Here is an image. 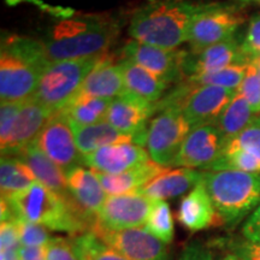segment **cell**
Listing matches in <instances>:
<instances>
[{
  "mask_svg": "<svg viewBox=\"0 0 260 260\" xmlns=\"http://www.w3.org/2000/svg\"><path fill=\"white\" fill-rule=\"evenodd\" d=\"M0 260H19V255L15 256V258H9V259H0Z\"/></svg>",
  "mask_w": 260,
  "mask_h": 260,
  "instance_id": "obj_47",
  "label": "cell"
},
{
  "mask_svg": "<svg viewBox=\"0 0 260 260\" xmlns=\"http://www.w3.org/2000/svg\"><path fill=\"white\" fill-rule=\"evenodd\" d=\"M47 260H80L74 251L70 239L60 236L52 237L46 246Z\"/></svg>",
  "mask_w": 260,
  "mask_h": 260,
  "instance_id": "obj_38",
  "label": "cell"
},
{
  "mask_svg": "<svg viewBox=\"0 0 260 260\" xmlns=\"http://www.w3.org/2000/svg\"><path fill=\"white\" fill-rule=\"evenodd\" d=\"M149 160V153L142 146L116 144L82 155V164L103 174H121Z\"/></svg>",
  "mask_w": 260,
  "mask_h": 260,
  "instance_id": "obj_18",
  "label": "cell"
},
{
  "mask_svg": "<svg viewBox=\"0 0 260 260\" xmlns=\"http://www.w3.org/2000/svg\"><path fill=\"white\" fill-rule=\"evenodd\" d=\"M242 2H259V0H242Z\"/></svg>",
  "mask_w": 260,
  "mask_h": 260,
  "instance_id": "obj_48",
  "label": "cell"
},
{
  "mask_svg": "<svg viewBox=\"0 0 260 260\" xmlns=\"http://www.w3.org/2000/svg\"><path fill=\"white\" fill-rule=\"evenodd\" d=\"M242 50L251 61L260 57V14L255 15L249 22L248 30L242 42Z\"/></svg>",
  "mask_w": 260,
  "mask_h": 260,
  "instance_id": "obj_40",
  "label": "cell"
},
{
  "mask_svg": "<svg viewBox=\"0 0 260 260\" xmlns=\"http://www.w3.org/2000/svg\"><path fill=\"white\" fill-rule=\"evenodd\" d=\"M153 200L142 194L107 197L98 213V223L109 230H124L146 224Z\"/></svg>",
  "mask_w": 260,
  "mask_h": 260,
  "instance_id": "obj_14",
  "label": "cell"
},
{
  "mask_svg": "<svg viewBox=\"0 0 260 260\" xmlns=\"http://www.w3.org/2000/svg\"><path fill=\"white\" fill-rule=\"evenodd\" d=\"M37 182L34 172L17 157H2L0 161V189L2 198H8L25 190Z\"/></svg>",
  "mask_w": 260,
  "mask_h": 260,
  "instance_id": "obj_29",
  "label": "cell"
},
{
  "mask_svg": "<svg viewBox=\"0 0 260 260\" xmlns=\"http://www.w3.org/2000/svg\"><path fill=\"white\" fill-rule=\"evenodd\" d=\"M224 260H241L240 258H237V256L233 255V254H228L225 258H224Z\"/></svg>",
  "mask_w": 260,
  "mask_h": 260,
  "instance_id": "obj_46",
  "label": "cell"
},
{
  "mask_svg": "<svg viewBox=\"0 0 260 260\" xmlns=\"http://www.w3.org/2000/svg\"><path fill=\"white\" fill-rule=\"evenodd\" d=\"M123 56L157 75L168 84H177L184 80V51L165 50L133 40L123 48Z\"/></svg>",
  "mask_w": 260,
  "mask_h": 260,
  "instance_id": "obj_13",
  "label": "cell"
},
{
  "mask_svg": "<svg viewBox=\"0 0 260 260\" xmlns=\"http://www.w3.org/2000/svg\"><path fill=\"white\" fill-rule=\"evenodd\" d=\"M71 123V122H70ZM75 141L81 154H88L96 149L116 144H135V138L113 128L107 122H100L90 125L73 124Z\"/></svg>",
  "mask_w": 260,
  "mask_h": 260,
  "instance_id": "obj_26",
  "label": "cell"
},
{
  "mask_svg": "<svg viewBox=\"0 0 260 260\" xmlns=\"http://www.w3.org/2000/svg\"><path fill=\"white\" fill-rule=\"evenodd\" d=\"M102 57L51 63L42 75L32 98L52 112L61 111L81 92L84 80Z\"/></svg>",
  "mask_w": 260,
  "mask_h": 260,
  "instance_id": "obj_6",
  "label": "cell"
},
{
  "mask_svg": "<svg viewBox=\"0 0 260 260\" xmlns=\"http://www.w3.org/2000/svg\"><path fill=\"white\" fill-rule=\"evenodd\" d=\"M119 64L126 92L149 103H158L164 96L165 89L168 88V83L164 80L128 58H123Z\"/></svg>",
  "mask_w": 260,
  "mask_h": 260,
  "instance_id": "obj_25",
  "label": "cell"
},
{
  "mask_svg": "<svg viewBox=\"0 0 260 260\" xmlns=\"http://www.w3.org/2000/svg\"><path fill=\"white\" fill-rule=\"evenodd\" d=\"M203 182L226 228L239 225L260 205V172L206 170Z\"/></svg>",
  "mask_w": 260,
  "mask_h": 260,
  "instance_id": "obj_5",
  "label": "cell"
},
{
  "mask_svg": "<svg viewBox=\"0 0 260 260\" xmlns=\"http://www.w3.org/2000/svg\"><path fill=\"white\" fill-rule=\"evenodd\" d=\"M74 251L80 260H129L115 251L93 233L70 237Z\"/></svg>",
  "mask_w": 260,
  "mask_h": 260,
  "instance_id": "obj_30",
  "label": "cell"
},
{
  "mask_svg": "<svg viewBox=\"0 0 260 260\" xmlns=\"http://www.w3.org/2000/svg\"><path fill=\"white\" fill-rule=\"evenodd\" d=\"M245 98L252 107L253 112L260 113V75L252 63L247 65V70L237 92Z\"/></svg>",
  "mask_w": 260,
  "mask_h": 260,
  "instance_id": "obj_36",
  "label": "cell"
},
{
  "mask_svg": "<svg viewBox=\"0 0 260 260\" xmlns=\"http://www.w3.org/2000/svg\"><path fill=\"white\" fill-rule=\"evenodd\" d=\"M258 115L253 112L252 107L241 94L236 93L235 96L225 107L222 115L217 119L214 125L218 128L225 142L235 138L243 132L247 126L254 121Z\"/></svg>",
  "mask_w": 260,
  "mask_h": 260,
  "instance_id": "obj_28",
  "label": "cell"
},
{
  "mask_svg": "<svg viewBox=\"0 0 260 260\" xmlns=\"http://www.w3.org/2000/svg\"><path fill=\"white\" fill-rule=\"evenodd\" d=\"M6 4H8L9 6H15L19 4V3H23V2H29V3H35V4L38 5H44L42 3L40 2V0H5Z\"/></svg>",
  "mask_w": 260,
  "mask_h": 260,
  "instance_id": "obj_44",
  "label": "cell"
},
{
  "mask_svg": "<svg viewBox=\"0 0 260 260\" xmlns=\"http://www.w3.org/2000/svg\"><path fill=\"white\" fill-rule=\"evenodd\" d=\"M226 248L230 254L241 260H260V240H251L247 237H226L216 241Z\"/></svg>",
  "mask_w": 260,
  "mask_h": 260,
  "instance_id": "obj_34",
  "label": "cell"
},
{
  "mask_svg": "<svg viewBox=\"0 0 260 260\" xmlns=\"http://www.w3.org/2000/svg\"><path fill=\"white\" fill-rule=\"evenodd\" d=\"M22 103L23 102L2 103V106H0V145L5 144V141L8 140L16 121V117L21 110Z\"/></svg>",
  "mask_w": 260,
  "mask_h": 260,
  "instance_id": "obj_39",
  "label": "cell"
},
{
  "mask_svg": "<svg viewBox=\"0 0 260 260\" xmlns=\"http://www.w3.org/2000/svg\"><path fill=\"white\" fill-rule=\"evenodd\" d=\"M200 6L189 0H154L134 12L129 35L142 44L176 50L188 41L191 22Z\"/></svg>",
  "mask_w": 260,
  "mask_h": 260,
  "instance_id": "obj_3",
  "label": "cell"
},
{
  "mask_svg": "<svg viewBox=\"0 0 260 260\" xmlns=\"http://www.w3.org/2000/svg\"><path fill=\"white\" fill-rule=\"evenodd\" d=\"M124 92L125 86L121 64L113 63L112 58L105 54L84 80L80 93L113 100Z\"/></svg>",
  "mask_w": 260,
  "mask_h": 260,
  "instance_id": "obj_23",
  "label": "cell"
},
{
  "mask_svg": "<svg viewBox=\"0 0 260 260\" xmlns=\"http://www.w3.org/2000/svg\"><path fill=\"white\" fill-rule=\"evenodd\" d=\"M118 27L111 19L99 16H81L63 19L41 41L51 63L102 57L112 45Z\"/></svg>",
  "mask_w": 260,
  "mask_h": 260,
  "instance_id": "obj_2",
  "label": "cell"
},
{
  "mask_svg": "<svg viewBox=\"0 0 260 260\" xmlns=\"http://www.w3.org/2000/svg\"><path fill=\"white\" fill-rule=\"evenodd\" d=\"M53 113L34 98L24 100L8 140L5 144L0 145L2 157H17L28 145L38 139Z\"/></svg>",
  "mask_w": 260,
  "mask_h": 260,
  "instance_id": "obj_15",
  "label": "cell"
},
{
  "mask_svg": "<svg viewBox=\"0 0 260 260\" xmlns=\"http://www.w3.org/2000/svg\"><path fill=\"white\" fill-rule=\"evenodd\" d=\"M68 187L75 203L89 218L98 219V213L107 199L106 191L93 170L76 167L67 172Z\"/></svg>",
  "mask_w": 260,
  "mask_h": 260,
  "instance_id": "obj_21",
  "label": "cell"
},
{
  "mask_svg": "<svg viewBox=\"0 0 260 260\" xmlns=\"http://www.w3.org/2000/svg\"><path fill=\"white\" fill-rule=\"evenodd\" d=\"M39 147L53 160L65 174L82 164V154L75 141L73 126L61 111L53 113L39 134Z\"/></svg>",
  "mask_w": 260,
  "mask_h": 260,
  "instance_id": "obj_10",
  "label": "cell"
},
{
  "mask_svg": "<svg viewBox=\"0 0 260 260\" xmlns=\"http://www.w3.org/2000/svg\"><path fill=\"white\" fill-rule=\"evenodd\" d=\"M3 199L9 201L17 219L41 224L70 237L89 233L98 220L89 218L73 197L65 199L38 181L25 190Z\"/></svg>",
  "mask_w": 260,
  "mask_h": 260,
  "instance_id": "obj_1",
  "label": "cell"
},
{
  "mask_svg": "<svg viewBox=\"0 0 260 260\" xmlns=\"http://www.w3.org/2000/svg\"><path fill=\"white\" fill-rule=\"evenodd\" d=\"M235 94V90L223 87H195L188 96L182 112L189 122L191 129L214 124Z\"/></svg>",
  "mask_w": 260,
  "mask_h": 260,
  "instance_id": "obj_17",
  "label": "cell"
},
{
  "mask_svg": "<svg viewBox=\"0 0 260 260\" xmlns=\"http://www.w3.org/2000/svg\"><path fill=\"white\" fill-rule=\"evenodd\" d=\"M204 171L195 169L165 168L160 174L140 188L138 194H142L153 201L172 199L180 197L203 181Z\"/></svg>",
  "mask_w": 260,
  "mask_h": 260,
  "instance_id": "obj_20",
  "label": "cell"
},
{
  "mask_svg": "<svg viewBox=\"0 0 260 260\" xmlns=\"http://www.w3.org/2000/svg\"><path fill=\"white\" fill-rule=\"evenodd\" d=\"M19 260H47L46 247H23L19 248Z\"/></svg>",
  "mask_w": 260,
  "mask_h": 260,
  "instance_id": "obj_43",
  "label": "cell"
},
{
  "mask_svg": "<svg viewBox=\"0 0 260 260\" xmlns=\"http://www.w3.org/2000/svg\"><path fill=\"white\" fill-rule=\"evenodd\" d=\"M157 111V103H149L125 90L110 104L105 122L123 134L134 136L136 145L145 147L147 145V121Z\"/></svg>",
  "mask_w": 260,
  "mask_h": 260,
  "instance_id": "obj_11",
  "label": "cell"
},
{
  "mask_svg": "<svg viewBox=\"0 0 260 260\" xmlns=\"http://www.w3.org/2000/svg\"><path fill=\"white\" fill-rule=\"evenodd\" d=\"M247 65L248 64H234L228 68H224L222 70L216 71V73L204 74L199 75V76H191L186 80L194 83L198 87L217 86L237 92L243 77H245Z\"/></svg>",
  "mask_w": 260,
  "mask_h": 260,
  "instance_id": "obj_31",
  "label": "cell"
},
{
  "mask_svg": "<svg viewBox=\"0 0 260 260\" xmlns=\"http://www.w3.org/2000/svg\"><path fill=\"white\" fill-rule=\"evenodd\" d=\"M21 248V239L16 220L2 222L0 225V254L18 253Z\"/></svg>",
  "mask_w": 260,
  "mask_h": 260,
  "instance_id": "obj_37",
  "label": "cell"
},
{
  "mask_svg": "<svg viewBox=\"0 0 260 260\" xmlns=\"http://www.w3.org/2000/svg\"><path fill=\"white\" fill-rule=\"evenodd\" d=\"M246 21V12L236 5L209 3L201 4L191 22L188 42L191 53L235 37Z\"/></svg>",
  "mask_w": 260,
  "mask_h": 260,
  "instance_id": "obj_7",
  "label": "cell"
},
{
  "mask_svg": "<svg viewBox=\"0 0 260 260\" xmlns=\"http://www.w3.org/2000/svg\"><path fill=\"white\" fill-rule=\"evenodd\" d=\"M164 167L157 164L153 160H147L138 167L129 169L121 174H103L95 172L96 177L99 178L100 183L106 191L107 195H124L138 193L140 188H142L146 183H148L152 178L164 170Z\"/></svg>",
  "mask_w": 260,
  "mask_h": 260,
  "instance_id": "obj_24",
  "label": "cell"
},
{
  "mask_svg": "<svg viewBox=\"0 0 260 260\" xmlns=\"http://www.w3.org/2000/svg\"><path fill=\"white\" fill-rule=\"evenodd\" d=\"M17 223L21 245L23 247H46L51 241L50 229L38 223L28 220L16 219Z\"/></svg>",
  "mask_w": 260,
  "mask_h": 260,
  "instance_id": "obj_35",
  "label": "cell"
},
{
  "mask_svg": "<svg viewBox=\"0 0 260 260\" xmlns=\"http://www.w3.org/2000/svg\"><path fill=\"white\" fill-rule=\"evenodd\" d=\"M242 236L251 240H260V205L243 224Z\"/></svg>",
  "mask_w": 260,
  "mask_h": 260,
  "instance_id": "obj_42",
  "label": "cell"
},
{
  "mask_svg": "<svg viewBox=\"0 0 260 260\" xmlns=\"http://www.w3.org/2000/svg\"><path fill=\"white\" fill-rule=\"evenodd\" d=\"M17 158L23 160L31 171L34 172L37 181L50 188L54 193L60 197H71L69 187H68V178L63 169H60L53 160H51L39 147L37 140L28 145L23 151L17 155Z\"/></svg>",
  "mask_w": 260,
  "mask_h": 260,
  "instance_id": "obj_22",
  "label": "cell"
},
{
  "mask_svg": "<svg viewBox=\"0 0 260 260\" xmlns=\"http://www.w3.org/2000/svg\"><path fill=\"white\" fill-rule=\"evenodd\" d=\"M234 151L245 152L260 165V116H256L254 121L239 135L225 142L223 152Z\"/></svg>",
  "mask_w": 260,
  "mask_h": 260,
  "instance_id": "obj_33",
  "label": "cell"
},
{
  "mask_svg": "<svg viewBox=\"0 0 260 260\" xmlns=\"http://www.w3.org/2000/svg\"><path fill=\"white\" fill-rule=\"evenodd\" d=\"M178 260H213V253L199 242H191L182 251Z\"/></svg>",
  "mask_w": 260,
  "mask_h": 260,
  "instance_id": "obj_41",
  "label": "cell"
},
{
  "mask_svg": "<svg viewBox=\"0 0 260 260\" xmlns=\"http://www.w3.org/2000/svg\"><path fill=\"white\" fill-rule=\"evenodd\" d=\"M225 140L214 124L191 129L172 167L209 170L222 154Z\"/></svg>",
  "mask_w": 260,
  "mask_h": 260,
  "instance_id": "obj_12",
  "label": "cell"
},
{
  "mask_svg": "<svg viewBox=\"0 0 260 260\" xmlns=\"http://www.w3.org/2000/svg\"><path fill=\"white\" fill-rule=\"evenodd\" d=\"M146 230L168 245L174 240L175 228L170 206L167 201H154L146 222Z\"/></svg>",
  "mask_w": 260,
  "mask_h": 260,
  "instance_id": "obj_32",
  "label": "cell"
},
{
  "mask_svg": "<svg viewBox=\"0 0 260 260\" xmlns=\"http://www.w3.org/2000/svg\"><path fill=\"white\" fill-rule=\"evenodd\" d=\"M258 3H260V0H259V2H258Z\"/></svg>",
  "mask_w": 260,
  "mask_h": 260,
  "instance_id": "obj_49",
  "label": "cell"
},
{
  "mask_svg": "<svg viewBox=\"0 0 260 260\" xmlns=\"http://www.w3.org/2000/svg\"><path fill=\"white\" fill-rule=\"evenodd\" d=\"M251 60L242 50V44L233 37L205 48L199 53H188L183 59L184 80L191 76L216 73L234 64H249Z\"/></svg>",
  "mask_w": 260,
  "mask_h": 260,
  "instance_id": "obj_16",
  "label": "cell"
},
{
  "mask_svg": "<svg viewBox=\"0 0 260 260\" xmlns=\"http://www.w3.org/2000/svg\"><path fill=\"white\" fill-rule=\"evenodd\" d=\"M159 112L148 126L146 146L152 160L171 168L191 128L180 109L169 107Z\"/></svg>",
  "mask_w": 260,
  "mask_h": 260,
  "instance_id": "obj_8",
  "label": "cell"
},
{
  "mask_svg": "<svg viewBox=\"0 0 260 260\" xmlns=\"http://www.w3.org/2000/svg\"><path fill=\"white\" fill-rule=\"evenodd\" d=\"M176 218L178 223L190 233L223 225L222 219L214 209L209 191L203 181L181 200L176 212Z\"/></svg>",
  "mask_w": 260,
  "mask_h": 260,
  "instance_id": "obj_19",
  "label": "cell"
},
{
  "mask_svg": "<svg viewBox=\"0 0 260 260\" xmlns=\"http://www.w3.org/2000/svg\"><path fill=\"white\" fill-rule=\"evenodd\" d=\"M112 100L79 93L61 112L73 124L90 125L104 122Z\"/></svg>",
  "mask_w": 260,
  "mask_h": 260,
  "instance_id": "obj_27",
  "label": "cell"
},
{
  "mask_svg": "<svg viewBox=\"0 0 260 260\" xmlns=\"http://www.w3.org/2000/svg\"><path fill=\"white\" fill-rule=\"evenodd\" d=\"M89 233H93L107 246L129 260H169L165 243L146 229L132 228L124 230H109L103 228L96 220Z\"/></svg>",
  "mask_w": 260,
  "mask_h": 260,
  "instance_id": "obj_9",
  "label": "cell"
},
{
  "mask_svg": "<svg viewBox=\"0 0 260 260\" xmlns=\"http://www.w3.org/2000/svg\"><path fill=\"white\" fill-rule=\"evenodd\" d=\"M50 64L41 41L18 35L5 37L0 51L2 103H21L32 98Z\"/></svg>",
  "mask_w": 260,
  "mask_h": 260,
  "instance_id": "obj_4",
  "label": "cell"
},
{
  "mask_svg": "<svg viewBox=\"0 0 260 260\" xmlns=\"http://www.w3.org/2000/svg\"><path fill=\"white\" fill-rule=\"evenodd\" d=\"M251 63L256 68V70H258V73H259V75H260V57L254 58V59H253V60L251 61Z\"/></svg>",
  "mask_w": 260,
  "mask_h": 260,
  "instance_id": "obj_45",
  "label": "cell"
}]
</instances>
